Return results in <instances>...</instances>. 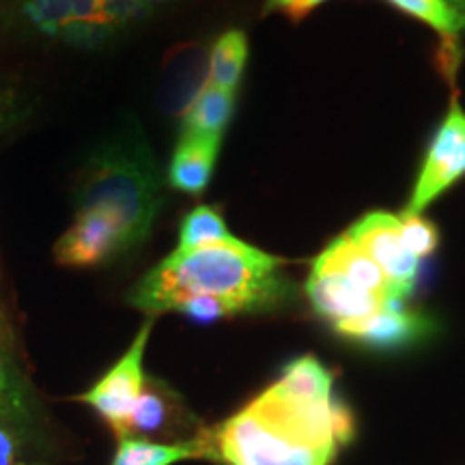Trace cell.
Instances as JSON below:
<instances>
[{
  "label": "cell",
  "instance_id": "6da1fadb",
  "mask_svg": "<svg viewBox=\"0 0 465 465\" xmlns=\"http://www.w3.org/2000/svg\"><path fill=\"white\" fill-rule=\"evenodd\" d=\"M75 216L58 237L54 259L97 267L147 242L164 194L155 158L134 134L93 151L74 192Z\"/></svg>",
  "mask_w": 465,
  "mask_h": 465
},
{
  "label": "cell",
  "instance_id": "7a4b0ae2",
  "mask_svg": "<svg viewBox=\"0 0 465 465\" xmlns=\"http://www.w3.org/2000/svg\"><path fill=\"white\" fill-rule=\"evenodd\" d=\"M351 435V414L334 397L304 399L276 381L209 438L229 465H328Z\"/></svg>",
  "mask_w": 465,
  "mask_h": 465
},
{
  "label": "cell",
  "instance_id": "3957f363",
  "mask_svg": "<svg viewBox=\"0 0 465 465\" xmlns=\"http://www.w3.org/2000/svg\"><path fill=\"white\" fill-rule=\"evenodd\" d=\"M282 259L242 240L174 250L132 289L130 302L155 317L174 312L190 298H216L243 312L270 311L289 298Z\"/></svg>",
  "mask_w": 465,
  "mask_h": 465
},
{
  "label": "cell",
  "instance_id": "277c9868",
  "mask_svg": "<svg viewBox=\"0 0 465 465\" xmlns=\"http://www.w3.org/2000/svg\"><path fill=\"white\" fill-rule=\"evenodd\" d=\"M173 0H22L35 31L80 48H95L147 20Z\"/></svg>",
  "mask_w": 465,
  "mask_h": 465
},
{
  "label": "cell",
  "instance_id": "5b68a950",
  "mask_svg": "<svg viewBox=\"0 0 465 465\" xmlns=\"http://www.w3.org/2000/svg\"><path fill=\"white\" fill-rule=\"evenodd\" d=\"M306 295L317 315L332 323L336 332L341 334L381 312L383 308L405 306L349 281L322 257H317L312 263L311 276L306 281Z\"/></svg>",
  "mask_w": 465,
  "mask_h": 465
},
{
  "label": "cell",
  "instance_id": "8992f818",
  "mask_svg": "<svg viewBox=\"0 0 465 465\" xmlns=\"http://www.w3.org/2000/svg\"><path fill=\"white\" fill-rule=\"evenodd\" d=\"M465 177V113L452 102L424 155L416 188L403 212L422 213L429 205Z\"/></svg>",
  "mask_w": 465,
  "mask_h": 465
},
{
  "label": "cell",
  "instance_id": "52a82bcc",
  "mask_svg": "<svg viewBox=\"0 0 465 465\" xmlns=\"http://www.w3.org/2000/svg\"><path fill=\"white\" fill-rule=\"evenodd\" d=\"M151 330H153V317H149L147 322L143 323V328L138 330L136 336H134L130 349L121 356L119 362H116L89 392L78 397V401L91 405L97 414L106 418V422L114 429V433L119 435V438L125 435L127 418H130L132 407L143 392V360Z\"/></svg>",
  "mask_w": 465,
  "mask_h": 465
},
{
  "label": "cell",
  "instance_id": "ba28073f",
  "mask_svg": "<svg viewBox=\"0 0 465 465\" xmlns=\"http://www.w3.org/2000/svg\"><path fill=\"white\" fill-rule=\"evenodd\" d=\"M347 235L351 237V242L358 248H362L380 265V270L392 282V287L397 289L401 298H410L418 278L420 259H416L405 248L403 237H401L399 213H366L362 220H358L347 231Z\"/></svg>",
  "mask_w": 465,
  "mask_h": 465
},
{
  "label": "cell",
  "instance_id": "9c48e42d",
  "mask_svg": "<svg viewBox=\"0 0 465 465\" xmlns=\"http://www.w3.org/2000/svg\"><path fill=\"white\" fill-rule=\"evenodd\" d=\"M220 138H203V136H185L177 143L171 164H168V185L183 194L199 196L207 190L212 182L213 171L220 153Z\"/></svg>",
  "mask_w": 465,
  "mask_h": 465
},
{
  "label": "cell",
  "instance_id": "30bf717a",
  "mask_svg": "<svg viewBox=\"0 0 465 465\" xmlns=\"http://www.w3.org/2000/svg\"><path fill=\"white\" fill-rule=\"evenodd\" d=\"M319 257H322L325 263L336 267V270H339L341 274H345L349 281L360 284V287L375 291V293L383 295V298L405 304V300L397 293V289L392 287V282L388 281L386 274L380 270V265H377L362 248H358L347 232L330 243Z\"/></svg>",
  "mask_w": 465,
  "mask_h": 465
},
{
  "label": "cell",
  "instance_id": "8fae6325",
  "mask_svg": "<svg viewBox=\"0 0 465 465\" xmlns=\"http://www.w3.org/2000/svg\"><path fill=\"white\" fill-rule=\"evenodd\" d=\"M424 328H427V322L414 312H407L405 306H388L366 322L349 328L342 336L364 342V345L388 349L418 339Z\"/></svg>",
  "mask_w": 465,
  "mask_h": 465
},
{
  "label": "cell",
  "instance_id": "7c38bea8",
  "mask_svg": "<svg viewBox=\"0 0 465 465\" xmlns=\"http://www.w3.org/2000/svg\"><path fill=\"white\" fill-rule=\"evenodd\" d=\"M199 457L216 459L209 435H201L182 444H155L141 438H124L116 449L113 465H173L183 459Z\"/></svg>",
  "mask_w": 465,
  "mask_h": 465
},
{
  "label": "cell",
  "instance_id": "4fadbf2b",
  "mask_svg": "<svg viewBox=\"0 0 465 465\" xmlns=\"http://www.w3.org/2000/svg\"><path fill=\"white\" fill-rule=\"evenodd\" d=\"M232 114H235V93L207 84L185 110L183 134L223 141Z\"/></svg>",
  "mask_w": 465,
  "mask_h": 465
},
{
  "label": "cell",
  "instance_id": "5bb4252c",
  "mask_svg": "<svg viewBox=\"0 0 465 465\" xmlns=\"http://www.w3.org/2000/svg\"><path fill=\"white\" fill-rule=\"evenodd\" d=\"M182 411L174 407V394L155 380H144L141 397L132 407V414L127 418V427L124 438H141L143 435L164 433L177 422ZM121 438V440H124Z\"/></svg>",
  "mask_w": 465,
  "mask_h": 465
},
{
  "label": "cell",
  "instance_id": "9a60e30c",
  "mask_svg": "<svg viewBox=\"0 0 465 465\" xmlns=\"http://www.w3.org/2000/svg\"><path fill=\"white\" fill-rule=\"evenodd\" d=\"M248 63V37L240 28L220 35L209 50L207 83L216 89L237 93Z\"/></svg>",
  "mask_w": 465,
  "mask_h": 465
},
{
  "label": "cell",
  "instance_id": "2e32d148",
  "mask_svg": "<svg viewBox=\"0 0 465 465\" xmlns=\"http://www.w3.org/2000/svg\"><path fill=\"white\" fill-rule=\"evenodd\" d=\"M237 240L224 223L218 207L199 205L182 220L179 226V250H194Z\"/></svg>",
  "mask_w": 465,
  "mask_h": 465
},
{
  "label": "cell",
  "instance_id": "e0dca14e",
  "mask_svg": "<svg viewBox=\"0 0 465 465\" xmlns=\"http://www.w3.org/2000/svg\"><path fill=\"white\" fill-rule=\"evenodd\" d=\"M386 3L429 25L449 44H455L457 35L465 28V11L459 9L452 0H386Z\"/></svg>",
  "mask_w": 465,
  "mask_h": 465
},
{
  "label": "cell",
  "instance_id": "ac0fdd59",
  "mask_svg": "<svg viewBox=\"0 0 465 465\" xmlns=\"http://www.w3.org/2000/svg\"><path fill=\"white\" fill-rule=\"evenodd\" d=\"M31 414V397L14 360L0 342V422H15Z\"/></svg>",
  "mask_w": 465,
  "mask_h": 465
},
{
  "label": "cell",
  "instance_id": "d6986e66",
  "mask_svg": "<svg viewBox=\"0 0 465 465\" xmlns=\"http://www.w3.org/2000/svg\"><path fill=\"white\" fill-rule=\"evenodd\" d=\"M401 237H403L405 248L414 254L416 259H424L435 252L440 243V231L431 220L422 218L420 213H399Z\"/></svg>",
  "mask_w": 465,
  "mask_h": 465
},
{
  "label": "cell",
  "instance_id": "ffe728a7",
  "mask_svg": "<svg viewBox=\"0 0 465 465\" xmlns=\"http://www.w3.org/2000/svg\"><path fill=\"white\" fill-rule=\"evenodd\" d=\"M174 312H182V315H185L196 323H213V322H220V319L237 315L235 308L226 304V302L216 300V298H203V295L201 298L185 300Z\"/></svg>",
  "mask_w": 465,
  "mask_h": 465
},
{
  "label": "cell",
  "instance_id": "44dd1931",
  "mask_svg": "<svg viewBox=\"0 0 465 465\" xmlns=\"http://www.w3.org/2000/svg\"><path fill=\"white\" fill-rule=\"evenodd\" d=\"M26 116L25 95L11 84H0V134L9 132Z\"/></svg>",
  "mask_w": 465,
  "mask_h": 465
},
{
  "label": "cell",
  "instance_id": "7402d4cb",
  "mask_svg": "<svg viewBox=\"0 0 465 465\" xmlns=\"http://www.w3.org/2000/svg\"><path fill=\"white\" fill-rule=\"evenodd\" d=\"M323 3H328V0H265L263 9L265 14H282L289 20L300 22Z\"/></svg>",
  "mask_w": 465,
  "mask_h": 465
},
{
  "label": "cell",
  "instance_id": "603a6c76",
  "mask_svg": "<svg viewBox=\"0 0 465 465\" xmlns=\"http://www.w3.org/2000/svg\"><path fill=\"white\" fill-rule=\"evenodd\" d=\"M15 435L0 422V465H15Z\"/></svg>",
  "mask_w": 465,
  "mask_h": 465
},
{
  "label": "cell",
  "instance_id": "cb8c5ba5",
  "mask_svg": "<svg viewBox=\"0 0 465 465\" xmlns=\"http://www.w3.org/2000/svg\"><path fill=\"white\" fill-rule=\"evenodd\" d=\"M0 325H5V319H3V312H0Z\"/></svg>",
  "mask_w": 465,
  "mask_h": 465
}]
</instances>
